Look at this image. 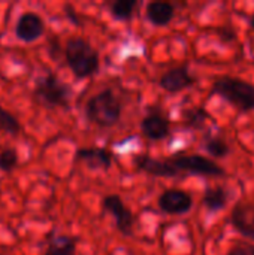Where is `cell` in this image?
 <instances>
[{"label":"cell","mask_w":254,"mask_h":255,"mask_svg":"<svg viewBox=\"0 0 254 255\" xmlns=\"http://www.w3.org/2000/svg\"><path fill=\"white\" fill-rule=\"evenodd\" d=\"M102 206L106 212H109L115 220V227L123 236H132L133 235V224L135 217L132 211L124 205L120 196L109 194L103 199Z\"/></svg>","instance_id":"cell-6"},{"label":"cell","mask_w":254,"mask_h":255,"mask_svg":"<svg viewBox=\"0 0 254 255\" xmlns=\"http://www.w3.org/2000/svg\"><path fill=\"white\" fill-rule=\"evenodd\" d=\"M123 106L120 97L111 90L105 88L94 96H91L85 105V117L88 123L100 127L109 128L120 123Z\"/></svg>","instance_id":"cell-2"},{"label":"cell","mask_w":254,"mask_h":255,"mask_svg":"<svg viewBox=\"0 0 254 255\" xmlns=\"http://www.w3.org/2000/svg\"><path fill=\"white\" fill-rule=\"evenodd\" d=\"M157 205L168 215H184L193 208V199L184 190L169 188L159 196Z\"/></svg>","instance_id":"cell-7"},{"label":"cell","mask_w":254,"mask_h":255,"mask_svg":"<svg viewBox=\"0 0 254 255\" xmlns=\"http://www.w3.org/2000/svg\"><path fill=\"white\" fill-rule=\"evenodd\" d=\"M135 164L139 170L157 178H175L180 175V172L168 160H157L147 154H138L135 157Z\"/></svg>","instance_id":"cell-12"},{"label":"cell","mask_w":254,"mask_h":255,"mask_svg":"<svg viewBox=\"0 0 254 255\" xmlns=\"http://www.w3.org/2000/svg\"><path fill=\"white\" fill-rule=\"evenodd\" d=\"M228 255H254V245L250 244H240L229 250Z\"/></svg>","instance_id":"cell-22"},{"label":"cell","mask_w":254,"mask_h":255,"mask_svg":"<svg viewBox=\"0 0 254 255\" xmlns=\"http://www.w3.org/2000/svg\"><path fill=\"white\" fill-rule=\"evenodd\" d=\"M250 24H252V27L254 28V13H253V16H252V19H250Z\"/></svg>","instance_id":"cell-24"},{"label":"cell","mask_w":254,"mask_h":255,"mask_svg":"<svg viewBox=\"0 0 254 255\" xmlns=\"http://www.w3.org/2000/svg\"><path fill=\"white\" fill-rule=\"evenodd\" d=\"M195 82H196V79L190 75V72L186 66L172 67V69L166 70L159 79V85L169 94H175L186 88H190L195 85Z\"/></svg>","instance_id":"cell-9"},{"label":"cell","mask_w":254,"mask_h":255,"mask_svg":"<svg viewBox=\"0 0 254 255\" xmlns=\"http://www.w3.org/2000/svg\"><path fill=\"white\" fill-rule=\"evenodd\" d=\"M168 161L181 173L187 172L192 175H201V176H223L225 170L220 167L216 161L211 158H207L199 154H177L172 158H168Z\"/></svg>","instance_id":"cell-5"},{"label":"cell","mask_w":254,"mask_h":255,"mask_svg":"<svg viewBox=\"0 0 254 255\" xmlns=\"http://www.w3.org/2000/svg\"><path fill=\"white\" fill-rule=\"evenodd\" d=\"M45 33V22L36 12H24L19 15L15 24V36L21 42H36Z\"/></svg>","instance_id":"cell-8"},{"label":"cell","mask_w":254,"mask_h":255,"mask_svg":"<svg viewBox=\"0 0 254 255\" xmlns=\"http://www.w3.org/2000/svg\"><path fill=\"white\" fill-rule=\"evenodd\" d=\"M19 161L18 152L13 148H3L0 151V172L10 173L16 169Z\"/></svg>","instance_id":"cell-20"},{"label":"cell","mask_w":254,"mask_h":255,"mask_svg":"<svg viewBox=\"0 0 254 255\" xmlns=\"http://www.w3.org/2000/svg\"><path fill=\"white\" fill-rule=\"evenodd\" d=\"M21 126L15 115H12L9 111H6L3 106H0V131L7 134H16L19 133Z\"/></svg>","instance_id":"cell-19"},{"label":"cell","mask_w":254,"mask_h":255,"mask_svg":"<svg viewBox=\"0 0 254 255\" xmlns=\"http://www.w3.org/2000/svg\"><path fill=\"white\" fill-rule=\"evenodd\" d=\"M210 120V114L204 108H193L186 114V124L190 128H201Z\"/></svg>","instance_id":"cell-21"},{"label":"cell","mask_w":254,"mask_h":255,"mask_svg":"<svg viewBox=\"0 0 254 255\" xmlns=\"http://www.w3.org/2000/svg\"><path fill=\"white\" fill-rule=\"evenodd\" d=\"M75 158L84 161L90 169L109 170L112 166V154L105 148H79Z\"/></svg>","instance_id":"cell-13"},{"label":"cell","mask_w":254,"mask_h":255,"mask_svg":"<svg viewBox=\"0 0 254 255\" xmlns=\"http://www.w3.org/2000/svg\"><path fill=\"white\" fill-rule=\"evenodd\" d=\"M141 131L150 140H163L171 133V124L159 109L150 111L141 120Z\"/></svg>","instance_id":"cell-10"},{"label":"cell","mask_w":254,"mask_h":255,"mask_svg":"<svg viewBox=\"0 0 254 255\" xmlns=\"http://www.w3.org/2000/svg\"><path fill=\"white\" fill-rule=\"evenodd\" d=\"M231 223L240 235L254 239V203H237L231 214Z\"/></svg>","instance_id":"cell-11"},{"label":"cell","mask_w":254,"mask_h":255,"mask_svg":"<svg viewBox=\"0 0 254 255\" xmlns=\"http://www.w3.org/2000/svg\"><path fill=\"white\" fill-rule=\"evenodd\" d=\"M48 52L54 60H57L61 55V45H60V40L57 36H54L48 40Z\"/></svg>","instance_id":"cell-23"},{"label":"cell","mask_w":254,"mask_h":255,"mask_svg":"<svg viewBox=\"0 0 254 255\" xmlns=\"http://www.w3.org/2000/svg\"><path fill=\"white\" fill-rule=\"evenodd\" d=\"M211 94H217L241 112L254 111V85L240 78L222 76L214 81Z\"/></svg>","instance_id":"cell-3"},{"label":"cell","mask_w":254,"mask_h":255,"mask_svg":"<svg viewBox=\"0 0 254 255\" xmlns=\"http://www.w3.org/2000/svg\"><path fill=\"white\" fill-rule=\"evenodd\" d=\"M204 146H205V151H207L211 157H216V158H225V157H228L229 152H231L229 143H228L223 137H219V136L207 137Z\"/></svg>","instance_id":"cell-18"},{"label":"cell","mask_w":254,"mask_h":255,"mask_svg":"<svg viewBox=\"0 0 254 255\" xmlns=\"http://www.w3.org/2000/svg\"><path fill=\"white\" fill-rule=\"evenodd\" d=\"M63 54L67 67L72 70V73L76 78L85 79L99 72L100 67L99 51L87 39L79 36H70L66 40Z\"/></svg>","instance_id":"cell-1"},{"label":"cell","mask_w":254,"mask_h":255,"mask_svg":"<svg viewBox=\"0 0 254 255\" xmlns=\"http://www.w3.org/2000/svg\"><path fill=\"white\" fill-rule=\"evenodd\" d=\"M147 19L156 27L168 25L175 16V7L169 1H151L145 9Z\"/></svg>","instance_id":"cell-14"},{"label":"cell","mask_w":254,"mask_h":255,"mask_svg":"<svg viewBox=\"0 0 254 255\" xmlns=\"http://www.w3.org/2000/svg\"><path fill=\"white\" fill-rule=\"evenodd\" d=\"M45 255H76V239L70 236H58L51 239Z\"/></svg>","instance_id":"cell-16"},{"label":"cell","mask_w":254,"mask_h":255,"mask_svg":"<svg viewBox=\"0 0 254 255\" xmlns=\"http://www.w3.org/2000/svg\"><path fill=\"white\" fill-rule=\"evenodd\" d=\"M229 202V191L225 187H211L207 188L202 205L210 211V212H220L228 206Z\"/></svg>","instance_id":"cell-15"},{"label":"cell","mask_w":254,"mask_h":255,"mask_svg":"<svg viewBox=\"0 0 254 255\" xmlns=\"http://www.w3.org/2000/svg\"><path fill=\"white\" fill-rule=\"evenodd\" d=\"M136 0H117L109 4V13L117 21H130L138 7Z\"/></svg>","instance_id":"cell-17"},{"label":"cell","mask_w":254,"mask_h":255,"mask_svg":"<svg viewBox=\"0 0 254 255\" xmlns=\"http://www.w3.org/2000/svg\"><path fill=\"white\" fill-rule=\"evenodd\" d=\"M34 100L45 108H63L69 106L70 100V88L55 75L45 73L39 78L33 88Z\"/></svg>","instance_id":"cell-4"}]
</instances>
